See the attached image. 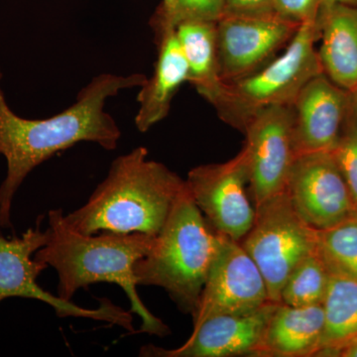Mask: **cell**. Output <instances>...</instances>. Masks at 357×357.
I'll list each match as a JSON object with an SVG mask.
<instances>
[{"mask_svg":"<svg viewBox=\"0 0 357 357\" xmlns=\"http://www.w3.org/2000/svg\"><path fill=\"white\" fill-rule=\"evenodd\" d=\"M42 217L36 227H30L21 237L6 239L0 236V302L18 297L46 303L61 318H84L119 326L129 333H135L132 312H126L107 298L100 299V307L86 309L72 301L61 299L40 287L37 278L46 265L34 259L37 250L47 243V230L41 229Z\"/></svg>","mask_w":357,"mask_h":357,"instance_id":"obj_7","label":"cell"},{"mask_svg":"<svg viewBox=\"0 0 357 357\" xmlns=\"http://www.w3.org/2000/svg\"><path fill=\"white\" fill-rule=\"evenodd\" d=\"M333 3L357 4V0H323L321 7L331 6Z\"/></svg>","mask_w":357,"mask_h":357,"instance_id":"obj_27","label":"cell"},{"mask_svg":"<svg viewBox=\"0 0 357 357\" xmlns=\"http://www.w3.org/2000/svg\"><path fill=\"white\" fill-rule=\"evenodd\" d=\"M331 153L349 189L357 217V119L352 107L342 135Z\"/></svg>","mask_w":357,"mask_h":357,"instance_id":"obj_23","label":"cell"},{"mask_svg":"<svg viewBox=\"0 0 357 357\" xmlns=\"http://www.w3.org/2000/svg\"><path fill=\"white\" fill-rule=\"evenodd\" d=\"M325 328L319 349H333L357 335V280L331 274L323 302Z\"/></svg>","mask_w":357,"mask_h":357,"instance_id":"obj_19","label":"cell"},{"mask_svg":"<svg viewBox=\"0 0 357 357\" xmlns=\"http://www.w3.org/2000/svg\"><path fill=\"white\" fill-rule=\"evenodd\" d=\"M284 191L298 215L314 229H328L356 217L349 189L331 152L296 156Z\"/></svg>","mask_w":357,"mask_h":357,"instance_id":"obj_11","label":"cell"},{"mask_svg":"<svg viewBox=\"0 0 357 357\" xmlns=\"http://www.w3.org/2000/svg\"><path fill=\"white\" fill-rule=\"evenodd\" d=\"M318 18L301 24L280 57L252 74L225 83L213 105L223 122L243 132L257 112L275 105H292L301 89L323 72L316 43Z\"/></svg>","mask_w":357,"mask_h":357,"instance_id":"obj_5","label":"cell"},{"mask_svg":"<svg viewBox=\"0 0 357 357\" xmlns=\"http://www.w3.org/2000/svg\"><path fill=\"white\" fill-rule=\"evenodd\" d=\"M241 244L261 271L270 301L281 303L293 270L317 252L318 230L298 215L283 191L255 206V222Z\"/></svg>","mask_w":357,"mask_h":357,"instance_id":"obj_6","label":"cell"},{"mask_svg":"<svg viewBox=\"0 0 357 357\" xmlns=\"http://www.w3.org/2000/svg\"><path fill=\"white\" fill-rule=\"evenodd\" d=\"M173 0H163V2H162L161 6H169L172 4Z\"/></svg>","mask_w":357,"mask_h":357,"instance_id":"obj_29","label":"cell"},{"mask_svg":"<svg viewBox=\"0 0 357 357\" xmlns=\"http://www.w3.org/2000/svg\"><path fill=\"white\" fill-rule=\"evenodd\" d=\"M351 98V107L357 119V86L354 91H349Z\"/></svg>","mask_w":357,"mask_h":357,"instance_id":"obj_28","label":"cell"},{"mask_svg":"<svg viewBox=\"0 0 357 357\" xmlns=\"http://www.w3.org/2000/svg\"><path fill=\"white\" fill-rule=\"evenodd\" d=\"M64 215L62 210L49 211L47 243L34 255L36 261L57 272L58 297L72 301L77 291L93 284H116L130 301V312L141 319L137 333L160 337L170 335V328L141 300L134 275V265L151 248L154 236L112 232L84 234L70 229Z\"/></svg>","mask_w":357,"mask_h":357,"instance_id":"obj_2","label":"cell"},{"mask_svg":"<svg viewBox=\"0 0 357 357\" xmlns=\"http://www.w3.org/2000/svg\"><path fill=\"white\" fill-rule=\"evenodd\" d=\"M269 302L266 282L255 260L241 243L222 236L192 316L194 328L211 317L250 314Z\"/></svg>","mask_w":357,"mask_h":357,"instance_id":"obj_10","label":"cell"},{"mask_svg":"<svg viewBox=\"0 0 357 357\" xmlns=\"http://www.w3.org/2000/svg\"><path fill=\"white\" fill-rule=\"evenodd\" d=\"M0 72V156L7 162L6 177L0 185V227L10 229L14 197L37 166L79 142H93L105 150L116 149L121 131L105 103L124 89L140 88L142 74H100L60 114L45 119L18 116L7 105Z\"/></svg>","mask_w":357,"mask_h":357,"instance_id":"obj_1","label":"cell"},{"mask_svg":"<svg viewBox=\"0 0 357 357\" xmlns=\"http://www.w3.org/2000/svg\"><path fill=\"white\" fill-rule=\"evenodd\" d=\"M317 251L331 274L357 280V217L318 230Z\"/></svg>","mask_w":357,"mask_h":357,"instance_id":"obj_21","label":"cell"},{"mask_svg":"<svg viewBox=\"0 0 357 357\" xmlns=\"http://www.w3.org/2000/svg\"><path fill=\"white\" fill-rule=\"evenodd\" d=\"M323 0H273L274 13L284 20L303 24L318 18Z\"/></svg>","mask_w":357,"mask_h":357,"instance_id":"obj_24","label":"cell"},{"mask_svg":"<svg viewBox=\"0 0 357 357\" xmlns=\"http://www.w3.org/2000/svg\"><path fill=\"white\" fill-rule=\"evenodd\" d=\"M280 303L269 302L257 311L244 314H222L195 326L191 337L180 347L166 349L143 345L140 356L232 357L255 356L272 314Z\"/></svg>","mask_w":357,"mask_h":357,"instance_id":"obj_13","label":"cell"},{"mask_svg":"<svg viewBox=\"0 0 357 357\" xmlns=\"http://www.w3.org/2000/svg\"><path fill=\"white\" fill-rule=\"evenodd\" d=\"M222 243L187 185L151 248L134 265L137 285L163 289L183 314L192 316Z\"/></svg>","mask_w":357,"mask_h":357,"instance_id":"obj_4","label":"cell"},{"mask_svg":"<svg viewBox=\"0 0 357 357\" xmlns=\"http://www.w3.org/2000/svg\"><path fill=\"white\" fill-rule=\"evenodd\" d=\"M319 56L324 74L347 91L357 86V4L321 7Z\"/></svg>","mask_w":357,"mask_h":357,"instance_id":"obj_16","label":"cell"},{"mask_svg":"<svg viewBox=\"0 0 357 357\" xmlns=\"http://www.w3.org/2000/svg\"><path fill=\"white\" fill-rule=\"evenodd\" d=\"M154 33L158 56L153 75L140 86L137 96L139 109L134 119L140 132H146L166 119L174 96L189 76L176 29L167 28Z\"/></svg>","mask_w":357,"mask_h":357,"instance_id":"obj_15","label":"cell"},{"mask_svg":"<svg viewBox=\"0 0 357 357\" xmlns=\"http://www.w3.org/2000/svg\"><path fill=\"white\" fill-rule=\"evenodd\" d=\"M324 328L323 305L291 307L280 303L268 321L255 356H314Z\"/></svg>","mask_w":357,"mask_h":357,"instance_id":"obj_17","label":"cell"},{"mask_svg":"<svg viewBox=\"0 0 357 357\" xmlns=\"http://www.w3.org/2000/svg\"><path fill=\"white\" fill-rule=\"evenodd\" d=\"M185 190L184 178L137 147L114 160L105 180L84 206L64 215L65 222L84 234L155 236Z\"/></svg>","mask_w":357,"mask_h":357,"instance_id":"obj_3","label":"cell"},{"mask_svg":"<svg viewBox=\"0 0 357 357\" xmlns=\"http://www.w3.org/2000/svg\"><path fill=\"white\" fill-rule=\"evenodd\" d=\"M273 13V0H225L223 16H255Z\"/></svg>","mask_w":357,"mask_h":357,"instance_id":"obj_25","label":"cell"},{"mask_svg":"<svg viewBox=\"0 0 357 357\" xmlns=\"http://www.w3.org/2000/svg\"><path fill=\"white\" fill-rule=\"evenodd\" d=\"M176 33L189 69L188 82L213 107L225 86L218 62L217 22L184 21Z\"/></svg>","mask_w":357,"mask_h":357,"instance_id":"obj_18","label":"cell"},{"mask_svg":"<svg viewBox=\"0 0 357 357\" xmlns=\"http://www.w3.org/2000/svg\"><path fill=\"white\" fill-rule=\"evenodd\" d=\"M225 0H173L172 4H160L150 24L154 32L167 28L176 29L184 21L201 20L217 22L225 13Z\"/></svg>","mask_w":357,"mask_h":357,"instance_id":"obj_22","label":"cell"},{"mask_svg":"<svg viewBox=\"0 0 357 357\" xmlns=\"http://www.w3.org/2000/svg\"><path fill=\"white\" fill-rule=\"evenodd\" d=\"M331 273L318 251L307 256L288 277L281 290L282 304L291 307L323 305Z\"/></svg>","mask_w":357,"mask_h":357,"instance_id":"obj_20","label":"cell"},{"mask_svg":"<svg viewBox=\"0 0 357 357\" xmlns=\"http://www.w3.org/2000/svg\"><path fill=\"white\" fill-rule=\"evenodd\" d=\"M301 25L277 14L225 15L217 21L218 62L225 83L256 72L292 41Z\"/></svg>","mask_w":357,"mask_h":357,"instance_id":"obj_12","label":"cell"},{"mask_svg":"<svg viewBox=\"0 0 357 357\" xmlns=\"http://www.w3.org/2000/svg\"><path fill=\"white\" fill-rule=\"evenodd\" d=\"M241 152L255 206L283 192L296 158L292 105H275L257 112L244 128Z\"/></svg>","mask_w":357,"mask_h":357,"instance_id":"obj_9","label":"cell"},{"mask_svg":"<svg viewBox=\"0 0 357 357\" xmlns=\"http://www.w3.org/2000/svg\"><path fill=\"white\" fill-rule=\"evenodd\" d=\"M314 356L357 357V335L333 349H321Z\"/></svg>","mask_w":357,"mask_h":357,"instance_id":"obj_26","label":"cell"},{"mask_svg":"<svg viewBox=\"0 0 357 357\" xmlns=\"http://www.w3.org/2000/svg\"><path fill=\"white\" fill-rule=\"evenodd\" d=\"M292 110L296 156L331 152L337 145L351 114V93L321 73L303 86Z\"/></svg>","mask_w":357,"mask_h":357,"instance_id":"obj_14","label":"cell"},{"mask_svg":"<svg viewBox=\"0 0 357 357\" xmlns=\"http://www.w3.org/2000/svg\"><path fill=\"white\" fill-rule=\"evenodd\" d=\"M185 182L195 204L213 229L241 243L255 218L243 152L225 163L192 168Z\"/></svg>","mask_w":357,"mask_h":357,"instance_id":"obj_8","label":"cell"}]
</instances>
